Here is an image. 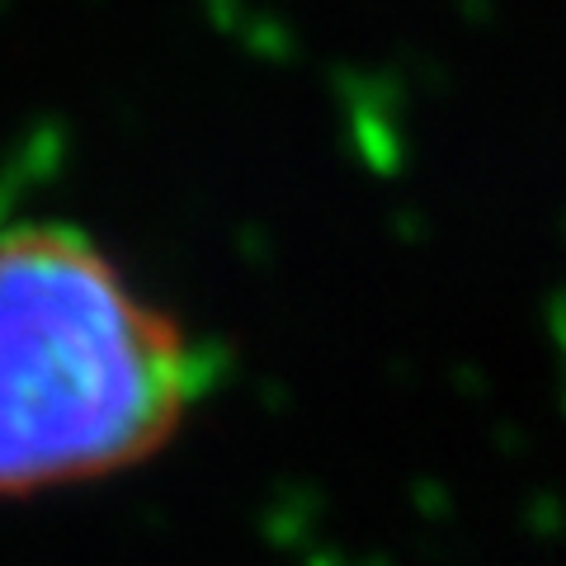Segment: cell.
Returning a JSON list of instances; mask_svg holds the SVG:
<instances>
[{"mask_svg":"<svg viewBox=\"0 0 566 566\" xmlns=\"http://www.w3.org/2000/svg\"><path fill=\"white\" fill-rule=\"evenodd\" d=\"M203 392L193 331L99 237L71 222L0 232V501L156 463Z\"/></svg>","mask_w":566,"mask_h":566,"instance_id":"obj_1","label":"cell"}]
</instances>
